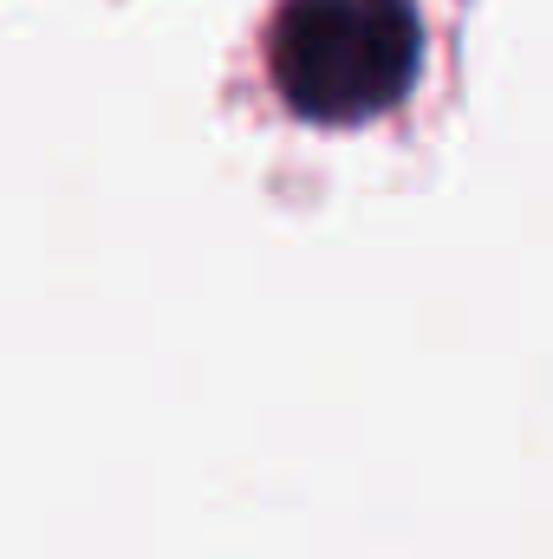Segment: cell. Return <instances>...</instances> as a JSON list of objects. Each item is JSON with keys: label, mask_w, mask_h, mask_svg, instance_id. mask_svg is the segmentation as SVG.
Instances as JSON below:
<instances>
[{"label": "cell", "mask_w": 553, "mask_h": 559, "mask_svg": "<svg viewBox=\"0 0 553 559\" xmlns=\"http://www.w3.org/2000/svg\"><path fill=\"white\" fill-rule=\"evenodd\" d=\"M423 66V20L411 0H280L268 26V72L293 118L365 124L411 92Z\"/></svg>", "instance_id": "cell-1"}]
</instances>
